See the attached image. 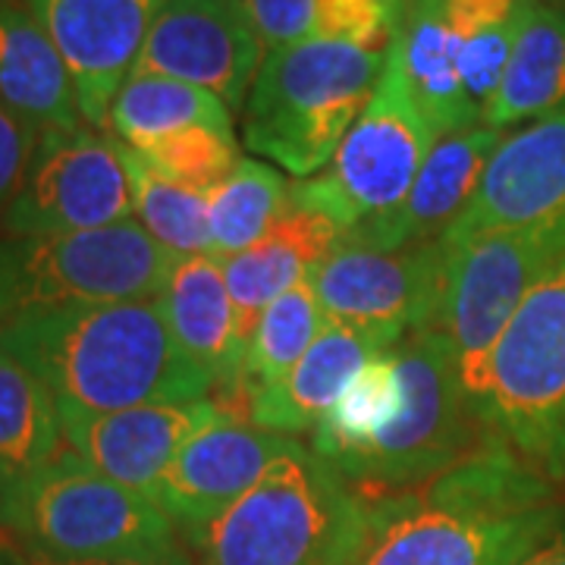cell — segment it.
I'll return each instance as SVG.
<instances>
[{
    "label": "cell",
    "mask_w": 565,
    "mask_h": 565,
    "mask_svg": "<svg viewBox=\"0 0 565 565\" xmlns=\"http://www.w3.org/2000/svg\"><path fill=\"white\" fill-rule=\"evenodd\" d=\"M107 126L114 139L129 148H148L151 141L173 136L189 126H211L233 132V114L226 104L199 85L154 76V73H129L117 98L110 104Z\"/></svg>",
    "instance_id": "obj_26"
},
{
    "label": "cell",
    "mask_w": 565,
    "mask_h": 565,
    "mask_svg": "<svg viewBox=\"0 0 565 565\" xmlns=\"http://www.w3.org/2000/svg\"><path fill=\"white\" fill-rule=\"evenodd\" d=\"M248 25L262 39L264 51H280L311 39V3L315 0H236Z\"/></svg>",
    "instance_id": "obj_33"
},
{
    "label": "cell",
    "mask_w": 565,
    "mask_h": 565,
    "mask_svg": "<svg viewBox=\"0 0 565 565\" xmlns=\"http://www.w3.org/2000/svg\"><path fill=\"white\" fill-rule=\"evenodd\" d=\"M367 503L371 531L355 565H522L565 525L553 484L503 440L430 484Z\"/></svg>",
    "instance_id": "obj_1"
},
{
    "label": "cell",
    "mask_w": 565,
    "mask_h": 565,
    "mask_svg": "<svg viewBox=\"0 0 565 565\" xmlns=\"http://www.w3.org/2000/svg\"><path fill=\"white\" fill-rule=\"evenodd\" d=\"M158 305L182 352L211 374L214 381L211 399L221 405L223 415L248 422L236 308L226 289L221 258L214 255L177 258L163 289L158 292Z\"/></svg>",
    "instance_id": "obj_19"
},
{
    "label": "cell",
    "mask_w": 565,
    "mask_h": 565,
    "mask_svg": "<svg viewBox=\"0 0 565 565\" xmlns=\"http://www.w3.org/2000/svg\"><path fill=\"white\" fill-rule=\"evenodd\" d=\"M478 408L531 471L546 484H565V255L505 327Z\"/></svg>",
    "instance_id": "obj_7"
},
{
    "label": "cell",
    "mask_w": 565,
    "mask_h": 565,
    "mask_svg": "<svg viewBox=\"0 0 565 565\" xmlns=\"http://www.w3.org/2000/svg\"><path fill=\"white\" fill-rule=\"evenodd\" d=\"M544 3H565V0H544Z\"/></svg>",
    "instance_id": "obj_39"
},
{
    "label": "cell",
    "mask_w": 565,
    "mask_h": 565,
    "mask_svg": "<svg viewBox=\"0 0 565 565\" xmlns=\"http://www.w3.org/2000/svg\"><path fill=\"white\" fill-rule=\"evenodd\" d=\"M0 525L44 565L122 563L180 544L161 505L104 478L73 449L0 490Z\"/></svg>",
    "instance_id": "obj_5"
},
{
    "label": "cell",
    "mask_w": 565,
    "mask_h": 565,
    "mask_svg": "<svg viewBox=\"0 0 565 565\" xmlns=\"http://www.w3.org/2000/svg\"><path fill=\"white\" fill-rule=\"evenodd\" d=\"M386 51L305 39L264 57L243 107V145L296 180L321 173L384 76Z\"/></svg>",
    "instance_id": "obj_4"
},
{
    "label": "cell",
    "mask_w": 565,
    "mask_h": 565,
    "mask_svg": "<svg viewBox=\"0 0 565 565\" xmlns=\"http://www.w3.org/2000/svg\"><path fill=\"white\" fill-rule=\"evenodd\" d=\"M262 39L236 0H167L132 73H154L199 85L226 110L243 114L262 70Z\"/></svg>",
    "instance_id": "obj_13"
},
{
    "label": "cell",
    "mask_w": 565,
    "mask_h": 565,
    "mask_svg": "<svg viewBox=\"0 0 565 565\" xmlns=\"http://www.w3.org/2000/svg\"><path fill=\"white\" fill-rule=\"evenodd\" d=\"M177 255L139 221L66 236H0V323L88 305L158 299Z\"/></svg>",
    "instance_id": "obj_8"
},
{
    "label": "cell",
    "mask_w": 565,
    "mask_h": 565,
    "mask_svg": "<svg viewBox=\"0 0 565 565\" xmlns=\"http://www.w3.org/2000/svg\"><path fill=\"white\" fill-rule=\"evenodd\" d=\"M449 245L452 262L437 330L456 349L462 384L478 405L493 349L531 289L565 255V233L553 226H497Z\"/></svg>",
    "instance_id": "obj_10"
},
{
    "label": "cell",
    "mask_w": 565,
    "mask_h": 565,
    "mask_svg": "<svg viewBox=\"0 0 565 565\" xmlns=\"http://www.w3.org/2000/svg\"><path fill=\"white\" fill-rule=\"evenodd\" d=\"M0 349L32 367L63 408L120 412L211 399V374L173 340L158 299L88 305L0 323Z\"/></svg>",
    "instance_id": "obj_2"
},
{
    "label": "cell",
    "mask_w": 565,
    "mask_h": 565,
    "mask_svg": "<svg viewBox=\"0 0 565 565\" xmlns=\"http://www.w3.org/2000/svg\"><path fill=\"white\" fill-rule=\"evenodd\" d=\"M503 136L505 132L490 129L484 122L444 136L427 154L405 202L381 221L362 223L343 233L340 245L399 252V248L444 239L475 199L478 185L484 180L487 163L493 161Z\"/></svg>",
    "instance_id": "obj_18"
},
{
    "label": "cell",
    "mask_w": 565,
    "mask_h": 565,
    "mask_svg": "<svg viewBox=\"0 0 565 565\" xmlns=\"http://www.w3.org/2000/svg\"><path fill=\"white\" fill-rule=\"evenodd\" d=\"M437 141L403 63L386 47L384 76L362 117L321 173L289 185V199L327 214L343 233L381 221L405 202Z\"/></svg>",
    "instance_id": "obj_9"
},
{
    "label": "cell",
    "mask_w": 565,
    "mask_h": 565,
    "mask_svg": "<svg viewBox=\"0 0 565 565\" xmlns=\"http://www.w3.org/2000/svg\"><path fill=\"white\" fill-rule=\"evenodd\" d=\"M386 349L390 345L364 337L362 330L327 321L321 337L296 362V367L282 381L248 399V422L296 440L302 434H315L323 415L345 393V386L359 377L364 364Z\"/></svg>",
    "instance_id": "obj_21"
},
{
    "label": "cell",
    "mask_w": 565,
    "mask_h": 565,
    "mask_svg": "<svg viewBox=\"0 0 565 565\" xmlns=\"http://www.w3.org/2000/svg\"><path fill=\"white\" fill-rule=\"evenodd\" d=\"M497 226H553L565 233V104L505 132L446 239L462 243Z\"/></svg>",
    "instance_id": "obj_15"
},
{
    "label": "cell",
    "mask_w": 565,
    "mask_h": 565,
    "mask_svg": "<svg viewBox=\"0 0 565 565\" xmlns=\"http://www.w3.org/2000/svg\"><path fill=\"white\" fill-rule=\"evenodd\" d=\"M35 145H39V132L0 102V221L20 192Z\"/></svg>",
    "instance_id": "obj_34"
},
{
    "label": "cell",
    "mask_w": 565,
    "mask_h": 565,
    "mask_svg": "<svg viewBox=\"0 0 565 565\" xmlns=\"http://www.w3.org/2000/svg\"><path fill=\"white\" fill-rule=\"evenodd\" d=\"M522 565H565V525L541 544Z\"/></svg>",
    "instance_id": "obj_35"
},
{
    "label": "cell",
    "mask_w": 565,
    "mask_h": 565,
    "mask_svg": "<svg viewBox=\"0 0 565 565\" xmlns=\"http://www.w3.org/2000/svg\"><path fill=\"white\" fill-rule=\"evenodd\" d=\"M403 405V381L396 364V345L374 355L359 371V377L345 386L337 405L323 415L318 430L311 434V449L327 462L343 465L374 444Z\"/></svg>",
    "instance_id": "obj_27"
},
{
    "label": "cell",
    "mask_w": 565,
    "mask_h": 565,
    "mask_svg": "<svg viewBox=\"0 0 565 565\" xmlns=\"http://www.w3.org/2000/svg\"><path fill=\"white\" fill-rule=\"evenodd\" d=\"M367 531V497L296 444L239 503L185 537L199 565H355Z\"/></svg>",
    "instance_id": "obj_3"
},
{
    "label": "cell",
    "mask_w": 565,
    "mask_h": 565,
    "mask_svg": "<svg viewBox=\"0 0 565 565\" xmlns=\"http://www.w3.org/2000/svg\"><path fill=\"white\" fill-rule=\"evenodd\" d=\"M0 102L39 136L85 122L61 51L25 0H0Z\"/></svg>",
    "instance_id": "obj_22"
},
{
    "label": "cell",
    "mask_w": 565,
    "mask_h": 565,
    "mask_svg": "<svg viewBox=\"0 0 565 565\" xmlns=\"http://www.w3.org/2000/svg\"><path fill=\"white\" fill-rule=\"evenodd\" d=\"M396 17L384 0H315L311 3V39L352 44L364 51H386Z\"/></svg>",
    "instance_id": "obj_32"
},
{
    "label": "cell",
    "mask_w": 565,
    "mask_h": 565,
    "mask_svg": "<svg viewBox=\"0 0 565 565\" xmlns=\"http://www.w3.org/2000/svg\"><path fill=\"white\" fill-rule=\"evenodd\" d=\"M296 444L302 440L239 418H221L182 446L151 500L189 534L239 503Z\"/></svg>",
    "instance_id": "obj_17"
},
{
    "label": "cell",
    "mask_w": 565,
    "mask_h": 565,
    "mask_svg": "<svg viewBox=\"0 0 565 565\" xmlns=\"http://www.w3.org/2000/svg\"><path fill=\"white\" fill-rule=\"evenodd\" d=\"M452 245L437 243L374 252L337 245L311 274L327 321L362 330L384 345H399L408 333L437 330Z\"/></svg>",
    "instance_id": "obj_12"
},
{
    "label": "cell",
    "mask_w": 565,
    "mask_h": 565,
    "mask_svg": "<svg viewBox=\"0 0 565 565\" xmlns=\"http://www.w3.org/2000/svg\"><path fill=\"white\" fill-rule=\"evenodd\" d=\"M141 154L154 167H161L167 177L204 195L221 185L243 161L233 132H221L211 126H189L173 136H163L141 148Z\"/></svg>",
    "instance_id": "obj_31"
},
{
    "label": "cell",
    "mask_w": 565,
    "mask_h": 565,
    "mask_svg": "<svg viewBox=\"0 0 565 565\" xmlns=\"http://www.w3.org/2000/svg\"><path fill=\"white\" fill-rule=\"evenodd\" d=\"M61 405L32 367L0 349V490L61 456Z\"/></svg>",
    "instance_id": "obj_25"
},
{
    "label": "cell",
    "mask_w": 565,
    "mask_h": 565,
    "mask_svg": "<svg viewBox=\"0 0 565 565\" xmlns=\"http://www.w3.org/2000/svg\"><path fill=\"white\" fill-rule=\"evenodd\" d=\"M386 7H390V10H393V17H396V20H399V17H403V10H405V3H408V0H384Z\"/></svg>",
    "instance_id": "obj_38"
},
{
    "label": "cell",
    "mask_w": 565,
    "mask_h": 565,
    "mask_svg": "<svg viewBox=\"0 0 565 565\" xmlns=\"http://www.w3.org/2000/svg\"><path fill=\"white\" fill-rule=\"evenodd\" d=\"M396 364L403 381L399 415L367 449L337 465L364 497L430 484L500 440L468 396L456 349L446 333H408L396 345Z\"/></svg>",
    "instance_id": "obj_6"
},
{
    "label": "cell",
    "mask_w": 565,
    "mask_h": 565,
    "mask_svg": "<svg viewBox=\"0 0 565 565\" xmlns=\"http://www.w3.org/2000/svg\"><path fill=\"white\" fill-rule=\"evenodd\" d=\"M57 44L85 126H107L110 104L139 63L167 0H25Z\"/></svg>",
    "instance_id": "obj_14"
},
{
    "label": "cell",
    "mask_w": 565,
    "mask_h": 565,
    "mask_svg": "<svg viewBox=\"0 0 565 565\" xmlns=\"http://www.w3.org/2000/svg\"><path fill=\"white\" fill-rule=\"evenodd\" d=\"M323 315L311 277L286 289L280 299L267 305L262 321L255 327L243 359L245 403L267 386L282 381L305 352L321 337Z\"/></svg>",
    "instance_id": "obj_30"
},
{
    "label": "cell",
    "mask_w": 565,
    "mask_h": 565,
    "mask_svg": "<svg viewBox=\"0 0 565 565\" xmlns=\"http://www.w3.org/2000/svg\"><path fill=\"white\" fill-rule=\"evenodd\" d=\"M340 239L343 230L327 214L286 199V207L262 243L221 262L236 308V337L243 359L267 305L280 299L296 282L308 280L337 252Z\"/></svg>",
    "instance_id": "obj_20"
},
{
    "label": "cell",
    "mask_w": 565,
    "mask_h": 565,
    "mask_svg": "<svg viewBox=\"0 0 565 565\" xmlns=\"http://www.w3.org/2000/svg\"><path fill=\"white\" fill-rule=\"evenodd\" d=\"M289 185L277 167L243 158L236 170L207 192V226L214 258H233L255 243H262L267 230L280 217L289 199Z\"/></svg>",
    "instance_id": "obj_29"
},
{
    "label": "cell",
    "mask_w": 565,
    "mask_h": 565,
    "mask_svg": "<svg viewBox=\"0 0 565 565\" xmlns=\"http://www.w3.org/2000/svg\"><path fill=\"white\" fill-rule=\"evenodd\" d=\"M390 47L396 51L412 95L440 139L484 122L465 92L459 47L444 20L440 0H408Z\"/></svg>",
    "instance_id": "obj_23"
},
{
    "label": "cell",
    "mask_w": 565,
    "mask_h": 565,
    "mask_svg": "<svg viewBox=\"0 0 565 565\" xmlns=\"http://www.w3.org/2000/svg\"><path fill=\"white\" fill-rule=\"evenodd\" d=\"M104 565H195V559L182 550L180 544L167 546L154 556H141V559H122V563H104Z\"/></svg>",
    "instance_id": "obj_36"
},
{
    "label": "cell",
    "mask_w": 565,
    "mask_h": 565,
    "mask_svg": "<svg viewBox=\"0 0 565 565\" xmlns=\"http://www.w3.org/2000/svg\"><path fill=\"white\" fill-rule=\"evenodd\" d=\"M230 418L214 399L180 405H136L120 412H79L61 405V430L66 449L141 497H154L163 471L182 446L207 424Z\"/></svg>",
    "instance_id": "obj_16"
},
{
    "label": "cell",
    "mask_w": 565,
    "mask_h": 565,
    "mask_svg": "<svg viewBox=\"0 0 565 565\" xmlns=\"http://www.w3.org/2000/svg\"><path fill=\"white\" fill-rule=\"evenodd\" d=\"M0 565H25V563H22V559H17L10 550H3V546H0Z\"/></svg>",
    "instance_id": "obj_37"
},
{
    "label": "cell",
    "mask_w": 565,
    "mask_h": 565,
    "mask_svg": "<svg viewBox=\"0 0 565 565\" xmlns=\"http://www.w3.org/2000/svg\"><path fill=\"white\" fill-rule=\"evenodd\" d=\"M132 217V185L120 141L92 126L41 132L17 199L10 202L3 236H66Z\"/></svg>",
    "instance_id": "obj_11"
},
{
    "label": "cell",
    "mask_w": 565,
    "mask_h": 565,
    "mask_svg": "<svg viewBox=\"0 0 565 565\" xmlns=\"http://www.w3.org/2000/svg\"><path fill=\"white\" fill-rule=\"evenodd\" d=\"M565 104V3L537 0L515 41L484 126L519 129Z\"/></svg>",
    "instance_id": "obj_24"
},
{
    "label": "cell",
    "mask_w": 565,
    "mask_h": 565,
    "mask_svg": "<svg viewBox=\"0 0 565 565\" xmlns=\"http://www.w3.org/2000/svg\"><path fill=\"white\" fill-rule=\"evenodd\" d=\"M120 151L132 185V217L177 258L214 255L207 195L167 177L161 167H154L141 151L122 141Z\"/></svg>",
    "instance_id": "obj_28"
}]
</instances>
